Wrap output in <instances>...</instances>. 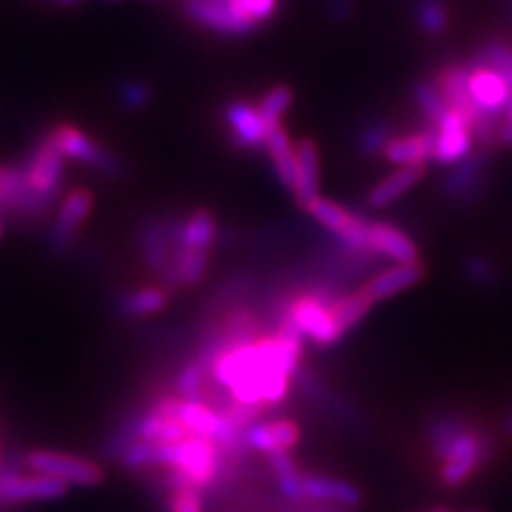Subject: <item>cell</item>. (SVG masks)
<instances>
[{
  "label": "cell",
  "instance_id": "37",
  "mask_svg": "<svg viewBox=\"0 0 512 512\" xmlns=\"http://www.w3.org/2000/svg\"><path fill=\"white\" fill-rule=\"evenodd\" d=\"M171 512H203V502L199 489L195 487H182L175 489L171 504H169Z\"/></svg>",
  "mask_w": 512,
  "mask_h": 512
},
{
  "label": "cell",
  "instance_id": "4",
  "mask_svg": "<svg viewBox=\"0 0 512 512\" xmlns=\"http://www.w3.org/2000/svg\"><path fill=\"white\" fill-rule=\"evenodd\" d=\"M184 13L190 22L224 37H244L259 26L242 7V0H184Z\"/></svg>",
  "mask_w": 512,
  "mask_h": 512
},
{
  "label": "cell",
  "instance_id": "32",
  "mask_svg": "<svg viewBox=\"0 0 512 512\" xmlns=\"http://www.w3.org/2000/svg\"><path fill=\"white\" fill-rule=\"evenodd\" d=\"M393 137H395V133H393V126L389 122H384V120L367 122L359 128V133H357V150L363 156L382 154Z\"/></svg>",
  "mask_w": 512,
  "mask_h": 512
},
{
  "label": "cell",
  "instance_id": "10",
  "mask_svg": "<svg viewBox=\"0 0 512 512\" xmlns=\"http://www.w3.org/2000/svg\"><path fill=\"white\" fill-rule=\"evenodd\" d=\"M0 205L22 218H41L52 203L32 190L24 165H0Z\"/></svg>",
  "mask_w": 512,
  "mask_h": 512
},
{
  "label": "cell",
  "instance_id": "23",
  "mask_svg": "<svg viewBox=\"0 0 512 512\" xmlns=\"http://www.w3.org/2000/svg\"><path fill=\"white\" fill-rule=\"evenodd\" d=\"M218 237V222L210 210H195L184 222H178L175 248L210 252Z\"/></svg>",
  "mask_w": 512,
  "mask_h": 512
},
{
  "label": "cell",
  "instance_id": "20",
  "mask_svg": "<svg viewBox=\"0 0 512 512\" xmlns=\"http://www.w3.org/2000/svg\"><path fill=\"white\" fill-rule=\"evenodd\" d=\"M425 171L427 165L397 167L393 173L387 175V178H382L378 184L370 188V192L365 195V205L372 207V210H382V207L393 205L423 180Z\"/></svg>",
  "mask_w": 512,
  "mask_h": 512
},
{
  "label": "cell",
  "instance_id": "44",
  "mask_svg": "<svg viewBox=\"0 0 512 512\" xmlns=\"http://www.w3.org/2000/svg\"><path fill=\"white\" fill-rule=\"evenodd\" d=\"M429 512H451L448 508H434V510H429Z\"/></svg>",
  "mask_w": 512,
  "mask_h": 512
},
{
  "label": "cell",
  "instance_id": "35",
  "mask_svg": "<svg viewBox=\"0 0 512 512\" xmlns=\"http://www.w3.org/2000/svg\"><path fill=\"white\" fill-rule=\"evenodd\" d=\"M203 389H205V370L203 363H188L178 376V393L182 399H190V402H203Z\"/></svg>",
  "mask_w": 512,
  "mask_h": 512
},
{
  "label": "cell",
  "instance_id": "5",
  "mask_svg": "<svg viewBox=\"0 0 512 512\" xmlns=\"http://www.w3.org/2000/svg\"><path fill=\"white\" fill-rule=\"evenodd\" d=\"M50 137L58 146V150L64 154V158L75 160V163H82L99 171L107 178H120L122 173V160L101 143H96L88 133L79 131L73 124H58L50 131Z\"/></svg>",
  "mask_w": 512,
  "mask_h": 512
},
{
  "label": "cell",
  "instance_id": "13",
  "mask_svg": "<svg viewBox=\"0 0 512 512\" xmlns=\"http://www.w3.org/2000/svg\"><path fill=\"white\" fill-rule=\"evenodd\" d=\"M69 485L52 476H18L0 474V502H39V500H60L67 495Z\"/></svg>",
  "mask_w": 512,
  "mask_h": 512
},
{
  "label": "cell",
  "instance_id": "27",
  "mask_svg": "<svg viewBox=\"0 0 512 512\" xmlns=\"http://www.w3.org/2000/svg\"><path fill=\"white\" fill-rule=\"evenodd\" d=\"M372 306H374V301L363 291V288L340 295V299L335 301V306H333V314H335V320H338L340 329L344 331V335L355 329L361 320L370 314Z\"/></svg>",
  "mask_w": 512,
  "mask_h": 512
},
{
  "label": "cell",
  "instance_id": "22",
  "mask_svg": "<svg viewBox=\"0 0 512 512\" xmlns=\"http://www.w3.org/2000/svg\"><path fill=\"white\" fill-rule=\"evenodd\" d=\"M303 500L323 502L329 506L355 508L361 504L363 495L359 487L346 483V480L320 476V474H306L303 476Z\"/></svg>",
  "mask_w": 512,
  "mask_h": 512
},
{
  "label": "cell",
  "instance_id": "47",
  "mask_svg": "<svg viewBox=\"0 0 512 512\" xmlns=\"http://www.w3.org/2000/svg\"><path fill=\"white\" fill-rule=\"evenodd\" d=\"M472 512H483V510H472Z\"/></svg>",
  "mask_w": 512,
  "mask_h": 512
},
{
  "label": "cell",
  "instance_id": "36",
  "mask_svg": "<svg viewBox=\"0 0 512 512\" xmlns=\"http://www.w3.org/2000/svg\"><path fill=\"white\" fill-rule=\"evenodd\" d=\"M118 96H120V103L126 109L139 111V109L150 105V101H152V88L146 82H139V79H128V82L120 84Z\"/></svg>",
  "mask_w": 512,
  "mask_h": 512
},
{
  "label": "cell",
  "instance_id": "15",
  "mask_svg": "<svg viewBox=\"0 0 512 512\" xmlns=\"http://www.w3.org/2000/svg\"><path fill=\"white\" fill-rule=\"evenodd\" d=\"M301 438V429L295 421L280 419L271 423H250L244 429V446L265 455L291 451Z\"/></svg>",
  "mask_w": 512,
  "mask_h": 512
},
{
  "label": "cell",
  "instance_id": "25",
  "mask_svg": "<svg viewBox=\"0 0 512 512\" xmlns=\"http://www.w3.org/2000/svg\"><path fill=\"white\" fill-rule=\"evenodd\" d=\"M265 150L269 154L271 165H274L278 182L286 190H293V184H295V146H293V141H291V137H288V131L282 124L274 126L269 131Z\"/></svg>",
  "mask_w": 512,
  "mask_h": 512
},
{
  "label": "cell",
  "instance_id": "17",
  "mask_svg": "<svg viewBox=\"0 0 512 512\" xmlns=\"http://www.w3.org/2000/svg\"><path fill=\"white\" fill-rule=\"evenodd\" d=\"M438 131L436 126H427L419 133L393 137L389 146L384 148L382 156L387 163L406 167V165H427V160H434Z\"/></svg>",
  "mask_w": 512,
  "mask_h": 512
},
{
  "label": "cell",
  "instance_id": "43",
  "mask_svg": "<svg viewBox=\"0 0 512 512\" xmlns=\"http://www.w3.org/2000/svg\"><path fill=\"white\" fill-rule=\"evenodd\" d=\"M506 15L512 20V0H506Z\"/></svg>",
  "mask_w": 512,
  "mask_h": 512
},
{
  "label": "cell",
  "instance_id": "26",
  "mask_svg": "<svg viewBox=\"0 0 512 512\" xmlns=\"http://www.w3.org/2000/svg\"><path fill=\"white\" fill-rule=\"evenodd\" d=\"M167 303H169L167 288L146 286L122 295V299L118 301V310L126 318H143V316H152L156 312H163L167 308Z\"/></svg>",
  "mask_w": 512,
  "mask_h": 512
},
{
  "label": "cell",
  "instance_id": "28",
  "mask_svg": "<svg viewBox=\"0 0 512 512\" xmlns=\"http://www.w3.org/2000/svg\"><path fill=\"white\" fill-rule=\"evenodd\" d=\"M412 99L416 109L421 111V116L429 122V126H438L446 116L448 105L436 82H429V79L416 82L412 88Z\"/></svg>",
  "mask_w": 512,
  "mask_h": 512
},
{
  "label": "cell",
  "instance_id": "34",
  "mask_svg": "<svg viewBox=\"0 0 512 512\" xmlns=\"http://www.w3.org/2000/svg\"><path fill=\"white\" fill-rule=\"evenodd\" d=\"M463 276H466L472 284L485 286V288H493L500 282L498 267H495L493 261L485 259V256L480 254H472L463 261Z\"/></svg>",
  "mask_w": 512,
  "mask_h": 512
},
{
  "label": "cell",
  "instance_id": "16",
  "mask_svg": "<svg viewBox=\"0 0 512 512\" xmlns=\"http://www.w3.org/2000/svg\"><path fill=\"white\" fill-rule=\"evenodd\" d=\"M427 274V269L421 261L416 263H393L389 269L380 271L365 282L363 291L372 297L374 303L387 301L399 293L408 291V288L419 284Z\"/></svg>",
  "mask_w": 512,
  "mask_h": 512
},
{
  "label": "cell",
  "instance_id": "24",
  "mask_svg": "<svg viewBox=\"0 0 512 512\" xmlns=\"http://www.w3.org/2000/svg\"><path fill=\"white\" fill-rule=\"evenodd\" d=\"M126 429L131 431V436L135 440H148L158 444H178L190 436V431L186 429L184 423H180L178 419H171V416L158 414L156 410L141 416L139 421H135Z\"/></svg>",
  "mask_w": 512,
  "mask_h": 512
},
{
  "label": "cell",
  "instance_id": "3",
  "mask_svg": "<svg viewBox=\"0 0 512 512\" xmlns=\"http://www.w3.org/2000/svg\"><path fill=\"white\" fill-rule=\"evenodd\" d=\"M218 444L210 438L190 434L178 444H160L158 446V463L160 466L173 468V487H210L220 470Z\"/></svg>",
  "mask_w": 512,
  "mask_h": 512
},
{
  "label": "cell",
  "instance_id": "2",
  "mask_svg": "<svg viewBox=\"0 0 512 512\" xmlns=\"http://www.w3.org/2000/svg\"><path fill=\"white\" fill-rule=\"evenodd\" d=\"M429 444L440 461V483L448 489L466 485L491 457L489 438L459 416H440L431 423Z\"/></svg>",
  "mask_w": 512,
  "mask_h": 512
},
{
  "label": "cell",
  "instance_id": "39",
  "mask_svg": "<svg viewBox=\"0 0 512 512\" xmlns=\"http://www.w3.org/2000/svg\"><path fill=\"white\" fill-rule=\"evenodd\" d=\"M327 5V15L338 24L348 22L352 15H355V7H357V0H325Z\"/></svg>",
  "mask_w": 512,
  "mask_h": 512
},
{
  "label": "cell",
  "instance_id": "45",
  "mask_svg": "<svg viewBox=\"0 0 512 512\" xmlns=\"http://www.w3.org/2000/svg\"><path fill=\"white\" fill-rule=\"evenodd\" d=\"M0 235H3V224H0Z\"/></svg>",
  "mask_w": 512,
  "mask_h": 512
},
{
  "label": "cell",
  "instance_id": "33",
  "mask_svg": "<svg viewBox=\"0 0 512 512\" xmlns=\"http://www.w3.org/2000/svg\"><path fill=\"white\" fill-rule=\"evenodd\" d=\"M118 459L128 470H143L148 466H154V463H158V442H148V440L128 442Z\"/></svg>",
  "mask_w": 512,
  "mask_h": 512
},
{
  "label": "cell",
  "instance_id": "21",
  "mask_svg": "<svg viewBox=\"0 0 512 512\" xmlns=\"http://www.w3.org/2000/svg\"><path fill=\"white\" fill-rule=\"evenodd\" d=\"M372 248L376 256L393 263H416L421 261L419 246L414 239L395 224L372 220Z\"/></svg>",
  "mask_w": 512,
  "mask_h": 512
},
{
  "label": "cell",
  "instance_id": "46",
  "mask_svg": "<svg viewBox=\"0 0 512 512\" xmlns=\"http://www.w3.org/2000/svg\"><path fill=\"white\" fill-rule=\"evenodd\" d=\"M327 512H340V510H327Z\"/></svg>",
  "mask_w": 512,
  "mask_h": 512
},
{
  "label": "cell",
  "instance_id": "48",
  "mask_svg": "<svg viewBox=\"0 0 512 512\" xmlns=\"http://www.w3.org/2000/svg\"><path fill=\"white\" fill-rule=\"evenodd\" d=\"M0 210H3V205H0Z\"/></svg>",
  "mask_w": 512,
  "mask_h": 512
},
{
  "label": "cell",
  "instance_id": "29",
  "mask_svg": "<svg viewBox=\"0 0 512 512\" xmlns=\"http://www.w3.org/2000/svg\"><path fill=\"white\" fill-rule=\"evenodd\" d=\"M448 7L444 0H416L414 22L427 37H440L448 28Z\"/></svg>",
  "mask_w": 512,
  "mask_h": 512
},
{
  "label": "cell",
  "instance_id": "42",
  "mask_svg": "<svg viewBox=\"0 0 512 512\" xmlns=\"http://www.w3.org/2000/svg\"><path fill=\"white\" fill-rule=\"evenodd\" d=\"M506 431L512 436V412L508 414V419H506Z\"/></svg>",
  "mask_w": 512,
  "mask_h": 512
},
{
  "label": "cell",
  "instance_id": "1",
  "mask_svg": "<svg viewBox=\"0 0 512 512\" xmlns=\"http://www.w3.org/2000/svg\"><path fill=\"white\" fill-rule=\"evenodd\" d=\"M301 352V333L286 318H278L276 331L224 348L210 367L216 382L229 389L237 404L276 406L291 391Z\"/></svg>",
  "mask_w": 512,
  "mask_h": 512
},
{
  "label": "cell",
  "instance_id": "38",
  "mask_svg": "<svg viewBox=\"0 0 512 512\" xmlns=\"http://www.w3.org/2000/svg\"><path fill=\"white\" fill-rule=\"evenodd\" d=\"M242 7L256 24H261V22H267L269 18H274V13L278 9V0H242Z\"/></svg>",
  "mask_w": 512,
  "mask_h": 512
},
{
  "label": "cell",
  "instance_id": "40",
  "mask_svg": "<svg viewBox=\"0 0 512 512\" xmlns=\"http://www.w3.org/2000/svg\"><path fill=\"white\" fill-rule=\"evenodd\" d=\"M498 143L500 146H512V107L508 109V114L504 116V120L500 124Z\"/></svg>",
  "mask_w": 512,
  "mask_h": 512
},
{
  "label": "cell",
  "instance_id": "30",
  "mask_svg": "<svg viewBox=\"0 0 512 512\" xmlns=\"http://www.w3.org/2000/svg\"><path fill=\"white\" fill-rule=\"evenodd\" d=\"M291 103H293V90L284 86V84L269 88L263 94V99L259 101V105H256V107H259V114H261V118H263V122L269 128V131L280 124L282 116L286 114L288 109H291Z\"/></svg>",
  "mask_w": 512,
  "mask_h": 512
},
{
  "label": "cell",
  "instance_id": "11",
  "mask_svg": "<svg viewBox=\"0 0 512 512\" xmlns=\"http://www.w3.org/2000/svg\"><path fill=\"white\" fill-rule=\"evenodd\" d=\"M94 207L92 192L86 188L71 190L60 203L52 231H50V250L56 254H64L69 250L75 233L82 229V224L90 216Z\"/></svg>",
  "mask_w": 512,
  "mask_h": 512
},
{
  "label": "cell",
  "instance_id": "7",
  "mask_svg": "<svg viewBox=\"0 0 512 512\" xmlns=\"http://www.w3.org/2000/svg\"><path fill=\"white\" fill-rule=\"evenodd\" d=\"M470 94L483 118L491 124H502L500 118L508 114L512 107V92L506 84V79L493 71L487 64L478 62L476 58L470 60Z\"/></svg>",
  "mask_w": 512,
  "mask_h": 512
},
{
  "label": "cell",
  "instance_id": "19",
  "mask_svg": "<svg viewBox=\"0 0 512 512\" xmlns=\"http://www.w3.org/2000/svg\"><path fill=\"white\" fill-rule=\"evenodd\" d=\"M175 233H178V222L156 220L148 224L141 233V254L146 265L156 276H163L175 254Z\"/></svg>",
  "mask_w": 512,
  "mask_h": 512
},
{
  "label": "cell",
  "instance_id": "12",
  "mask_svg": "<svg viewBox=\"0 0 512 512\" xmlns=\"http://www.w3.org/2000/svg\"><path fill=\"white\" fill-rule=\"evenodd\" d=\"M438 139H436V152H434V163L453 167L459 160L466 158L474 150V131L457 111L448 109L442 122L436 126Z\"/></svg>",
  "mask_w": 512,
  "mask_h": 512
},
{
  "label": "cell",
  "instance_id": "18",
  "mask_svg": "<svg viewBox=\"0 0 512 512\" xmlns=\"http://www.w3.org/2000/svg\"><path fill=\"white\" fill-rule=\"evenodd\" d=\"M291 192L303 210L320 195V160L312 139H301L295 146V184Z\"/></svg>",
  "mask_w": 512,
  "mask_h": 512
},
{
  "label": "cell",
  "instance_id": "6",
  "mask_svg": "<svg viewBox=\"0 0 512 512\" xmlns=\"http://www.w3.org/2000/svg\"><path fill=\"white\" fill-rule=\"evenodd\" d=\"M26 466L43 476H52L67 485L96 487L103 483V470L94 461L58 451H32L26 455Z\"/></svg>",
  "mask_w": 512,
  "mask_h": 512
},
{
  "label": "cell",
  "instance_id": "41",
  "mask_svg": "<svg viewBox=\"0 0 512 512\" xmlns=\"http://www.w3.org/2000/svg\"><path fill=\"white\" fill-rule=\"evenodd\" d=\"M54 3H58V5H62V7H73V5L79 3V0H54Z\"/></svg>",
  "mask_w": 512,
  "mask_h": 512
},
{
  "label": "cell",
  "instance_id": "14",
  "mask_svg": "<svg viewBox=\"0 0 512 512\" xmlns=\"http://www.w3.org/2000/svg\"><path fill=\"white\" fill-rule=\"evenodd\" d=\"M224 120L231 131V141L235 148L242 150H256L265 148L269 128L265 126L259 107L250 105L246 101H235L224 109Z\"/></svg>",
  "mask_w": 512,
  "mask_h": 512
},
{
  "label": "cell",
  "instance_id": "9",
  "mask_svg": "<svg viewBox=\"0 0 512 512\" xmlns=\"http://www.w3.org/2000/svg\"><path fill=\"white\" fill-rule=\"evenodd\" d=\"M64 160L67 158L58 150L54 139L47 135L37 143L35 150H32V154L24 163L26 178L32 190L47 203H54L56 195L60 192L64 178Z\"/></svg>",
  "mask_w": 512,
  "mask_h": 512
},
{
  "label": "cell",
  "instance_id": "31",
  "mask_svg": "<svg viewBox=\"0 0 512 512\" xmlns=\"http://www.w3.org/2000/svg\"><path fill=\"white\" fill-rule=\"evenodd\" d=\"M478 62L487 64L493 71H498L504 79L506 84L512 92V47L504 41L498 39H489L483 45H480V50L474 56Z\"/></svg>",
  "mask_w": 512,
  "mask_h": 512
},
{
  "label": "cell",
  "instance_id": "8",
  "mask_svg": "<svg viewBox=\"0 0 512 512\" xmlns=\"http://www.w3.org/2000/svg\"><path fill=\"white\" fill-rule=\"evenodd\" d=\"M487 150H472L446 173L442 182L444 197L455 205H472L487 190Z\"/></svg>",
  "mask_w": 512,
  "mask_h": 512
}]
</instances>
